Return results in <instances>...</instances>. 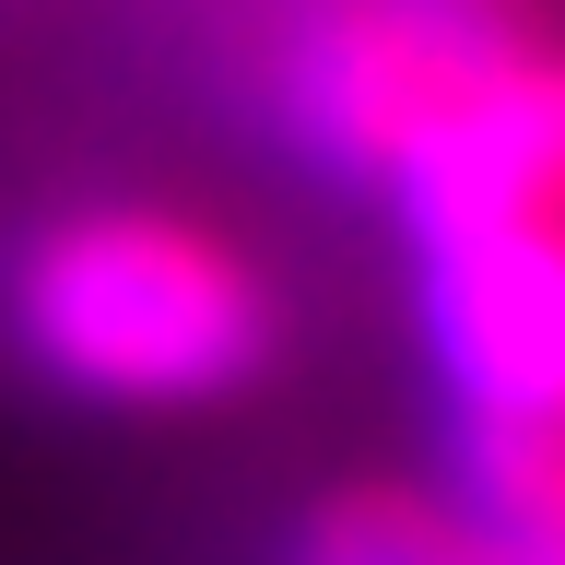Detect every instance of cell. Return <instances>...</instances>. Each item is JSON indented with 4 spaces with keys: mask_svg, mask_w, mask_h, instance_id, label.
Masks as SVG:
<instances>
[{
    "mask_svg": "<svg viewBox=\"0 0 565 565\" xmlns=\"http://www.w3.org/2000/svg\"><path fill=\"white\" fill-rule=\"evenodd\" d=\"M282 342L259 259L141 201L47 212L0 259V353L83 413H212L247 401Z\"/></svg>",
    "mask_w": 565,
    "mask_h": 565,
    "instance_id": "6da1fadb",
    "label": "cell"
},
{
    "mask_svg": "<svg viewBox=\"0 0 565 565\" xmlns=\"http://www.w3.org/2000/svg\"><path fill=\"white\" fill-rule=\"evenodd\" d=\"M483 47H507V35H483ZM483 47L413 24L401 0H307L271 47V130L307 177L377 201V177L401 153V130L424 118V95L459 60H483Z\"/></svg>",
    "mask_w": 565,
    "mask_h": 565,
    "instance_id": "3957f363",
    "label": "cell"
},
{
    "mask_svg": "<svg viewBox=\"0 0 565 565\" xmlns=\"http://www.w3.org/2000/svg\"><path fill=\"white\" fill-rule=\"evenodd\" d=\"M401 12H413V24H436V35H471V47H483V35H507V12H494V0H401Z\"/></svg>",
    "mask_w": 565,
    "mask_h": 565,
    "instance_id": "5b68a950",
    "label": "cell"
},
{
    "mask_svg": "<svg viewBox=\"0 0 565 565\" xmlns=\"http://www.w3.org/2000/svg\"><path fill=\"white\" fill-rule=\"evenodd\" d=\"M282 565H507V554L471 542L436 494H318Z\"/></svg>",
    "mask_w": 565,
    "mask_h": 565,
    "instance_id": "277c9868",
    "label": "cell"
},
{
    "mask_svg": "<svg viewBox=\"0 0 565 565\" xmlns=\"http://www.w3.org/2000/svg\"><path fill=\"white\" fill-rule=\"evenodd\" d=\"M377 201L436 377V448H565V201L519 189H377Z\"/></svg>",
    "mask_w": 565,
    "mask_h": 565,
    "instance_id": "7a4b0ae2",
    "label": "cell"
}]
</instances>
